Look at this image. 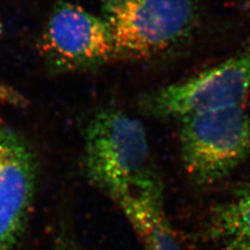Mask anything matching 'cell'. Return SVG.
Instances as JSON below:
<instances>
[{"label":"cell","mask_w":250,"mask_h":250,"mask_svg":"<svg viewBox=\"0 0 250 250\" xmlns=\"http://www.w3.org/2000/svg\"><path fill=\"white\" fill-rule=\"evenodd\" d=\"M83 167L89 182L113 201L163 184L143 124L115 107L99 109L85 124Z\"/></svg>","instance_id":"1"},{"label":"cell","mask_w":250,"mask_h":250,"mask_svg":"<svg viewBox=\"0 0 250 250\" xmlns=\"http://www.w3.org/2000/svg\"><path fill=\"white\" fill-rule=\"evenodd\" d=\"M116 61L152 62L189 43L199 23L195 0H100Z\"/></svg>","instance_id":"2"},{"label":"cell","mask_w":250,"mask_h":250,"mask_svg":"<svg viewBox=\"0 0 250 250\" xmlns=\"http://www.w3.org/2000/svg\"><path fill=\"white\" fill-rule=\"evenodd\" d=\"M178 121L181 161L194 184L208 186L219 182L250 153V118L242 104Z\"/></svg>","instance_id":"3"},{"label":"cell","mask_w":250,"mask_h":250,"mask_svg":"<svg viewBox=\"0 0 250 250\" xmlns=\"http://www.w3.org/2000/svg\"><path fill=\"white\" fill-rule=\"evenodd\" d=\"M250 89V53H243L182 82L143 93L140 111L156 119H176L242 104Z\"/></svg>","instance_id":"4"},{"label":"cell","mask_w":250,"mask_h":250,"mask_svg":"<svg viewBox=\"0 0 250 250\" xmlns=\"http://www.w3.org/2000/svg\"><path fill=\"white\" fill-rule=\"evenodd\" d=\"M40 52L52 73L90 71L116 61L113 38L101 16L69 1L53 6L43 28Z\"/></svg>","instance_id":"5"},{"label":"cell","mask_w":250,"mask_h":250,"mask_svg":"<svg viewBox=\"0 0 250 250\" xmlns=\"http://www.w3.org/2000/svg\"><path fill=\"white\" fill-rule=\"evenodd\" d=\"M38 185L33 147L0 121V250H15L25 232Z\"/></svg>","instance_id":"6"},{"label":"cell","mask_w":250,"mask_h":250,"mask_svg":"<svg viewBox=\"0 0 250 250\" xmlns=\"http://www.w3.org/2000/svg\"><path fill=\"white\" fill-rule=\"evenodd\" d=\"M143 250H182L167 217L163 184L116 199Z\"/></svg>","instance_id":"7"},{"label":"cell","mask_w":250,"mask_h":250,"mask_svg":"<svg viewBox=\"0 0 250 250\" xmlns=\"http://www.w3.org/2000/svg\"><path fill=\"white\" fill-rule=\"evenodd\" d=\"M203 233L216 250H250V184L210 212Z\"/></svg>","instance_id":"8"},{"label":"cell","mask_w":250,"mask_h":250,"mask_svg":"<svg viewBox=\"0 0 250 250\" xmlns=\"http://www.w3.org/2000/svg\"><path fill=\"white\" fill-rule=\"evenodd\" d=\"M0 101L15 105L24 104V98L20 94L11 90L9 87H3V85H0Z\"/></svg>","instance_id":"9"},{"label":"cell","mask_w":250,"mask_h":250,"mask_svg":"<svg viewBox=\"0 0 250 250\" xmlns=\"http://www.w3.org/2000/svg\"><path fill=\"white\" fill-rule=\"evenodd\" d=\"M54 250H81V249L77 247V245L73 241H71L68 238H62L59 240L57 247Z\"/></svg>","instance_id":"10"},{"label":"cell","mask_w":250,"mask_h":250,"mask_svg":"<svg viewBox=\"0 0 250 250\" xmlns=\"http://www.w3.org/2000/svg\"><path fill=\"white\" fill-rule=\"evenodd\" d=\"M1 31H2V24H1V21H0V35H1Z\"/></svg>","instance_id":"11"}]
</instances>
